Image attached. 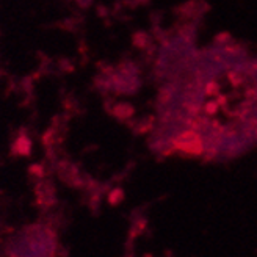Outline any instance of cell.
Instances as JSON below:
<instances>
[{"instance_id": "1", "label": "cell", "mask_w": 257, "mask_h": 257, "mask_svg": "<svg viewBox=\"0 0 257 257\" xmlns=\"http://www.w3.org/2000/svg\"><path fill=\"white\" fill-rule=\"evenodd\" d=\"M15 257H47L52 249V235L44 229H35L18 237L13 243Z\"/></svg>"}]
</instances>
